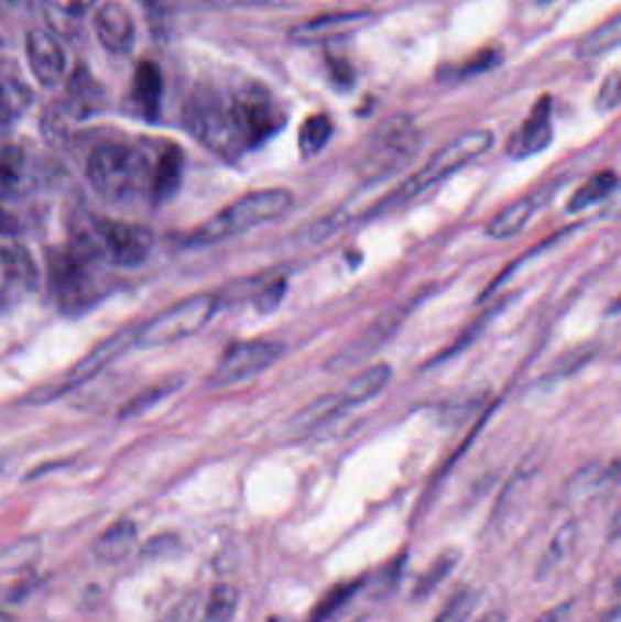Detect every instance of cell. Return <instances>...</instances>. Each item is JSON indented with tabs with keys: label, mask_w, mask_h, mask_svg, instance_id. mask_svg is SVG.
Wrapping results in <instances>:
<instances>
[{
	"label": "cell",
	"mask_w": 621,
	"mask_h": 622,
	"mask_svg": "<svg viewBox=\"0 0 621 622\" xmlns=\"http://www.w3.org/2000/svg\"><path fill=\"white\" fill-rule=\"evenodd\" d=\"M186 130L219 157H241L285 126V110L253 80H200L183 110Z\"/></svg>",
	"instance_id": "obj_1"
},
{
	"label": "cell",
	"mask_w": 621,
	"mask_h": 622,
	"mask_svg": "<svg viewBox=\"0 0 621 622\" xmlns=\"http://www.w3.org/2000/svg\"><path fill=\"white\" fill-rule=\"evenodd\" d=\"M157 150L124 141H106L91 152L88 178L102 199L113 205L152 197Z\"/></svg>",
	"instance_id": "obj_2"
},
{
	"label": "cell",
	"mask_w": 621,
	"mask_h": 622,
	"mask_svg": "<svg viewBox=\"0 0 621 622\" xmlns=\"http://www.w3.org/2000/svg\"><path fill=\"white\" fill-rule=\"evenodd\" d=\"M152 248L153 233L144 226L85 215L74 222L68 250L96 264L138 268Z\"/></svg>",
	"instance_id": "obj_3"
},
{
	"label": "cell",
	"mask_w": 621,
	"mask_h": 622,
	"mask_svg": "<svg viewBox=\"0 0 621 622\" xmlns=\"http://www.w3.org/2000/svg\"><path fill=\"white\" fill-rule=\"evenodd\" d=\"M294 197L285 188L261 189L244 195L232 205L214 215L205 225L185 237L188 247H208L241 236L255 226L277 219L288 211Z\"/></svg>",
	"instance_id": "obj_4"
},
{
	"label": "cell",
	"mask_w": 621,
	"mask_h": 622,
	"mask_svg": "<svg viewBox=\"0 0 621 622\" xmlns=\"http://www.w3.org/2000/svg\"><path fill=\"white\" fill-rule=\"evenodd\" d=\"M492 144H494V135L487 130L469 131L458 137L456 141L434 153L427 163L423 164L422 170H417L414 175L406 178L400 188H395L390 194V197L381 200L378 209L384 211L392 206L405 205L408 200L422 197L427 189L434 188L445 178L478 161L481 155L489 152Z\"/></svg>",
	"instance_id": "obj_5"
},
{
	"label": "cell",
	"mask_w": 621,
	"mask_h": 622,
	"mask_svg": "<svg viewBox=\"0 0 621 622\" xmlns=\"http://www.w3.org/2000/svg\"><path fill=\"white\" fill-rule=\"evenodd\" d=\"M420 150V133L405 116L392 117L375 130L359 161V175L369 183H380L412 163Z\"/></svg>",
	"instance_id": "obj_6"
},
{
	"label": "cell",
	"mask_w": 621,
	"mask_h": 622,
	"mask_svg": "<svg viewBox=\"0 0 621 622\" xmlns=\"http://www.w3.org/2000/svg\"><path fill=\"white\" fill-rule=\"evenodd\" d=\"M216 309V297L206 293L185 298L139 328L133 335V345L152 350L188 339L210 323Z\"/></svg>",
	"instance_id": "obj_7"
},
{
	"label": "cell",
	"mask_w": 621,
	"mask_h": 622,
	"mask_svg": "<svg viewBox=\"0 0 621 622\" xmlns=\"http://www.w3.org/2000/svg\"><path fill=\"white\" fill-rule=\"evenodd\" d=\"M96 262L75 255L74 251H61L52 255L50 277L57 295L58 306L69 314L91 308L102 297Z\"/></svg>",
	"instance_id": "obj_8"
},
{
	"label": "cell",
	"mask_w": 621,
	"mask_h": 622,
	"mask_svg": "<svg viewBox=\"0 0 621 622\" xmlns=\"http://www.w3.org/2000/svg\"><path fill=\"white\" fill-rule=\"evenodd\" d=\"M285 353V345L277 340H242L222 353L211 373V386H232L248 381L274 367Z\"/></svg>",
	"instance_id": "obj_9"
},
{
	"label": "cell",
	"mask_w": 621,
	"mask_h": 622,
	"mask_svg": "<svg viewBox=\"0 0 621 622\" xmlns=\"http://www.w3.org/2000/svg\"><path fill=\"white\" fill-rule=\"evenodd\" d=\"M553 141V99L543 97L532 108L531 116L512 133L506 153L512 159H529L542 153Z\"/></svg>",
	"instance_id": "obj_10"
},
{
	"label": "cell",
	"mask_w": 621,
	"mask_h": 622,
	"mask_svg": "<svg viewBox=\"0 0 621 622\" xmlns=\"http://www.w3.org/2000/svg\"><path fill=\"white\" fill-rule=\"evenodd\" d=\"M26 57L33 77L44 88H53L66 74V55L57 39L46 30H32L26 35Z\"/></svg>",
	"instance_id": "obj_11"
},
{
	"label": "cell",
	"mask_w": 621,
	"mask_h": 622,
	"mask_svg": "<svg viewBox=\"0 0 621 622\" xmlns=\"http://www.w3.org/2000/svg\"><path fill=\"white\" fill-rule=\"evenodd\" d=\"M94 30L100 44L108 52L122 55L132 50L135 41V22L132 13L121 2L108 0L99 6L94 13Z\"/></svg>",
	"instance_id": "obj_12"
},
{
	"label": "cell",
	"mask_w": 621,
	"mask_h": 622,
	"mask_svg": "<svg viewBox=\"0 0 621 622\" xmlns=\"http://www.w3.org/2000/svg\"><path fill=\"white\" fill-rule=\"evenodd\" d=\"M32 100V88L21 68L8 58H0V135L26 113Z\"/></svg>",
	"instance_id": "obj_13"
},
{
	"label": "cell",
	"mask_w": 621,
	"mask_h": 622,
	"mask_svg": "<svg viewBox=\"0 0 621 622\" xmlns=\"http://www.w3.org/2000/svg\"><path fill=\"white\" fill-rule=\"evenodd\" d=\"M133 330H124L121 334L113 335L110 339H106L105 342H100L96 346L94 350L80 359L72 372L66 375L63 384L58 382L57 393L66 392L69 388L80 386L85 384L86 381H90L94 377L99 375L102 370H105L108 364L116 361L117 357L121 356L122 351L127 350L128 346L133 345Z\"/></svg>",
	"instance_id": "obj_14"
},
{
	"label": "cell",
	"mask_w": 621,
	"mask_h": 622,
	"mask_svg": "<svg viewBox=\"0 0 621 622\" xmlns=\"http://www.w3.org/2000/svg\"><path fill=\"white\" fill-rule=\"evenodd\" d=\"M185 159L179 146L172 142H164L157 148L155 166H153L152 197L150 199L157 205H164L179 192L183 181Z\"/></svg>",
	"instance_id": "obj_15"
},
{
	"label": "cell",
	"mask_w": 621,
	"mask_h": 622,
	"mask_svg": "<svg viewBox=\"0 0 621 622\" xmlns=\"http://www.w3.org/2000/svg\"><path fill=\"white\" fill-rule=\"evenodd\" d=\"M401 312H403V309L390 312L380 323H375L374 328H370L361 339H358V342L348 346L347 350H342L341 353L336 357L333 367H352V364H358V362L369 359L372 351L380 350L381 346L386 342V339H390L392 334L400 328L401 319H403Z\"/></svg>",
	"instance_id": "obj_16"
},
{
	"label": "cell",
	"mask_w": 621,
	"mask_h": 622,
	"mask_svg": "<svg viewBox=\"0 0 621 622\" xmlns=\"http://www.w3.org/2000/svg\"><path fill=\"white\" fill-rule=\"evenodd\" d=\"M138 543V526L132 521H117L91 544L96 559L105 565H116L132 554Z\"/></svg>",
	"instance_id": "obj_17"
},
{
	"label": "cell",
	"mask_w": 621,
	"mask_h": 622,
	"mask_svg": "<svg viewBox=\"0 0 621 622\" xmlns=\"http://www.w3.org/2000/svg\"><path fill=\"white\" fill-rule=\"evenodd\" d=\"M390 379H392V368L381 362V364H375V367L353 377L352 381L348 382L341 392H337V395L347 406V410L363 406V404L370 403L372 399L378 397L384 388L389 386Z\"/></svg>",
	"instance_id": "obj_18"
},
{
	"label": "cell",
	"mask_w": 621,
	"mask_h": 622,
	"mask_svg": "<svg viewBox=\"0 0 621 622\" xmlns=\"http://www.w3.org/2000/svg\"><path fill=\"white\" fill-rule=\"evenodd\" d=\"M536 208L537 195H526L523 199L514 200L487 222L484 233L495 241L512 239L525 228L532 215L536 214Z\"/></svg>",
	"instance_id": "obj_19"
},
{
	"label": "cell",
	"mask_w": 621,
	"mask_h": 622,
	"mask_svg": "<svg viewBox=\"0 0 621 622\" xmlns=\"http://www.w3.org/2000/svg\"><path fill=\"white\" fill-rule=\"evenodd\" d=\"M133 99L148 121H155L163 99V75L157 64L143 61L135 69Z\"/></svg>",
	"instance_id": "obj_20"
},
{
	"label": "cell",
	"mask_w": 621,
	"mask_h": 622,
	"mask_svg": "<svg viewBox=\"0 0 621 622\" xmlns=\"http://www.w3.org/2000/svg\"><path fill=\"white\" fill-rule=\"evenodd\" d=\"M363 13H342V15H327L306 22L297 26L292 33L295 41L312 42L317 39L334 37L337 33L347 32L363 21Z\"/></svg>",
	"instance_id": "obj_21"
},
{
	"label": "cell",
	"mask_w": 621,
	"mask_h": 622,
	"mask_svg": "<svg viewBox=\"0 0 621 622\" xmlns=\"http://www.w3.org/2000/svg\"><path fill=\"white\" fill-rule=\"evenodd\" d=\"M618 177L617 173L600 172L592 175V177L579 186L567 203V211L569 214H578L590 206L598 205L601 200H606L609 195L617 189Z\"/></svg>",
	"instance_id": "obj_22"
},
{
	"label": "cell",
	"mask_w": 621,
	"mask_h": 622,
	"mask_svg": "<svg viewBox=\"0 0 621 622\" xmlns=\"http://www.w3.org/2000/svg\"><path fill=\"white\" fill-rule=\"evenodd\" d=\"M578 523L570 521L558 530V534L554 535L553 541L545 549L542 560L537 563L536 577L537 579H545L551 576L573 552L574 544L578 541Z\"/></svg>",
	"instance_id": "obj_23"
},
{
	"label": "cell",
	"mask_w": 621,
	"mask_h": 622,
	"mask_svg": "<svg viewBox=\"0 0 621 622\" xmlns=\"http://www.w3.org/2000/svg\"><path fill=\"white\" fill-rule=\"evenodd\" d=\"M458 563L459 552H456V549L443 552V554L432 563L431 568L417 579L416 586H414V590H412V597H414L416 601L427 599L432 591H436L439 585L453 574Z\"/></svg>",
	"instance_id": "obj_24"
},
{
	"label": "cell",
	"mask_w": 621,
	"mask_h": 622,
	"mask_svg": "<svg viewBox=\"0 0 621 622\" xmlns=\"http://www.w3.org/2000/svg\"><path fill=\"white\" fill-rule=\"evenodd\" d=\"M91 4L94 0H46V10L57 32H74Z\"/></svg>",
	"instance_id": "obj_25"
},
{
	"label": "cell",
	"mask_w": 621,
	"mask_h": 622,
	"mask_svg": "<svg viewBox=\"0 0 621 622\" xmlns=\"http://www.w3.org/2000/svg\"><path fill=\"white\" fill-rule=\"evenodd\" d=\"M239 590L230 582L214 586L210 599L206 604V622H232L238 612Z\"/></svg>",
	"instance_id": "obj_26"
},
{
	"label": "cell",
	"mask_w": 621,
	"mask_h": 622,
	"mask_svg": "<svg viewBox=\"0 0 621 622\" xmlns=\"http://www.w3.org/2000/svg\"><path fill=\"white\" fill-rule=\"evenodd\" d=\"M334 126L327 116H314L306 119L299 130V150L305 157L316 155L333 139Z\"/></svg>",
	"instance_id": "obj_27"
},
{
	"label": "cell",
	"mask_w": 621,
	"mask_h": 622,
	"mask_svg": "<svg viewBox=\"0 0 621 622\" xmlns=\"http://www.w3.org/2000/svg\"><path fill=\"white\" fill-rule=\"evenodd\" d=\"M620 17H612L611 21L598 28L579 42L578 55L581 58L598 57L601 53L611 52L620 44Z\"/></svg>",
	"instance_id": "obj_28"
},
{
	"label": "cell",
	"mask_w": 621,
	"mask_h": 622,
	"mask_svg": "<svg viewBox=\"0 0 621 622\" xmlns=\"http://www.w3.org/2000/svg\"><path fill=\"white\" fill-rule=\"evenodd\" d=\"M479 604V593L472 588H464L454 593L434 622H469Z\"/></svg>",
	"instance_id": "obj_29"
},
{
	"label": "cell",
	"mask_w": 621,
	"mask_h": 622,
	"mask_svg": "<svg viewBox=\"0 0 621 622\" xmlns=\"http://www.w3.org/2000/svg\"><path fill=\"white\" fill-rule=\"evenodd\" d=\"M361 586H363L361 581L342 582V585L334 586L333 590L328 591L327 597L314 608L310 621L308 622L328 621L330 615L339 612V608H341L345 602L350 601V599L356 596V591H358Z\"/></svg>",
	"instance_id": "obj_30"
},
{
	"label": "cell",
	"mask_w": 621,
	"mask_h": 622,
	"mask_svg": "<svg viewBox=\"0 0 621 622\" xmlns=\"http://www.w3.org/2000/svg\"><path fill=\"white\" fill-rule=\"evenodd\" d=\"M39 549L41 548L35 541H22V543L0 552V571L21 570L37 557Z\"/></svg>",
	"instance_id": "obj_31"
},
{
	"label": "cell",
	"mask_w": 621,
	"mask_h": 622,
	"mask_svg": "<svg viewBox=\"0 0 621 622\" xmlns=\"http://www.w3.org/2000/svg\"><path fill=\"white\" fill-rule=\"evenodd\" d=\"M177 386H179V381L163 382L161 386L150 388V390L133 399L132 403L122 410V415L124 417H133V415L143 414L148 408H152L153 404L159 403L161 399L174 392Z\"/></svg>",
	"instance_id": "obj_32"
},
{
	"label": "cell",
	"mask_w": 621,
	"mask_h": 622,
	"mask_svg": "<svg viewBox=\"0 0 621 622\" xmlns=\"http://www.w3.org/2000/svg\"><path fill=\"white\" fill-rule=\"evenodd\" d=\"M24 170V155L17 146H4L0 150V184L15 186L21 181Z\"/></svg>",
	"instance_id": "obj_33"
},
{
	"label": "cell",
	"mask_w": 621,
	"mask_h": 622,
	"mask_svg": "<svg viewBox=\"0 0 621 622\" xmlns=\"http://www.w3.org/2000/svg\"><path fill=\"white\" fill-rule=\"evenodd\" d=\"M595 346H579V348H576V350L570 351L567 356L562 357V359L554 364L551 375L558 377V379L570 375V373L576 372L579 368L585 367L590 359H595Z\"/></svg>",
	"instance_id": "obj_34"
},
{
	"label": "cell",
	"mask_w": 621,
	"mask_h": 622,
	"mask_svg": "<svg viewBox=\"0 0 621 622\" xmlns=\"http://www.w3.org/2000/svg\"><path fill=\"white\" fill-rule=\"evenodd\" d=\"M620 105V72L614 69L603 84H601L600 94H598V100H596V108L601 113H609V111H614Z\"/></svg>",
	"instance_id": "obj_35"
},
{
	"label": "cell",
	"mask_w": 621,
	"mask_h": 622,
	"mask_svg": "<svg viewBox=\"0 0 621 622\" xmlns=\"http://www.w3.org/2000/svg\"><path fill=\"white\" fill-rule=\"evenodd\" d=\"M286 290H288V284H286L285 279H277L274 283H270L255 298V306H258L259 312L272 314L280 308L283 298H285Z\"/></svg>",
	"instance_id": "obj_36"
},
{
	"label": "cell",
	"mask_w": 621,
	"mask_h": 622,
	"mask_svg": "<svg viewBox=\"0 0 621 622\" xmlns=\"http://www.w3.org/2000/svg\"><path fill=\"white\" fill-rule=\"evenodd\" d=\"M179 539L175 535H157L150 543L144 544V559H166L170 555L177 554Z\"/></svg>",
	"instance_id": "obj_37"
},
{
	"label": "cell",
	"mask_w": 621,
	"mask_h": 622,
	"mask_svg": "<svg viewBox=\"0 0 621 622\" xmlns=\"http://www.w3.org/2000/svg\"><path fill=\"white\" fill-rule=\"evenodd\" d=\"M601 482V473L596 466H589L585 470L579 471L578 476L574 477V481L570 482L569 492L574 498H579V495H585V493L590 492L592 488L598 487Z\"/></svg>",
	"instance_id": "obj_38"
},
{
	"label": "cell",
	"mask_w": 621,
	"mask_h": 622,
	"mask_svg": "<svg viewBox=\"0 0 621 622\" xmlns=\"http://www.w3.org/2000/svg\"><path fill=\"white\" fill-rule=\"evenodd\" d=\"M19 236V225L13 215L8 214L4 208H0V244L17 241Z\"/></svg>",
	"instance_id": "obj_39"
},
{
	"label": "cell",
	"mask_w": 621,
	"mask_h": 622,
	"mask_svg": "<svg viewBox=\"0 0 621 622\" xmlns=\"http://www.w3.org/2000/svg\"><path fill=\"white\" fill-rule=\"evenodd\" d=\"M192 618H194V602H183L179 607H175L161 622H190Z\"/></svg>",
	"instance_id": "obj_40"
},
{
	"label": "cell",
	"mask_w": 621,
	"mask_h": 622,
	"mask_svg": "<svg viewBox=\"0 0 621 622\" xmlns=\"http://www.w3.org/2000/svg\"><path fill=\"white\" fill-rule=\"evenodd\" d=\"M570 607H573L570 602H564V604H559V607L543 613L542 618L537 619L536 622H565V619L569 615Z\"/></svg>",
	"instance_id": "obj_41"
},
{
	"label": "cell",
	"mask_w": 621,
	"mask_h": 622,
	"mask_svg": "<svg viewBox=\"0 0 621 622\" xmlns=\"http://www.w3.org/2000/svg\"><path fill=\"white\" fill-rule=\"evenodd\" d=\"M478 622H506V615L498 610V612L484 613Z\"/></svg>",
	"instance_id": "obj_42"
},
{
	"label": "cell",
	"mask_w": 621,
	"mask_h": 622,
	"mask_svg": "<svg viewBox=\"0 0 621 622\" xmlns=\"http://www.w3.org/2000/svg\"><path fill=\"white\" fill-rule=\"evenodd\" d=\"M0 622H17V619L11 613L0 610Z\"/></svg>",
	"instance_id": "obj_43"
},
{
	"label": "cell",
	"mask_w": 621,
	"mask_h": 622,
	"mask_svg": "<svg viewBox=\"0 0 621 622\" xmlns=\"http://www.w3.org/2000/svg\"><path fill=\"white\" fill-rule=\"evenodd\" d=\"M141 2H143V4L153 6L157 4L159 0H141Z\"/></svg>",
	"instance_id": "obj_44"
}]
</instances>
